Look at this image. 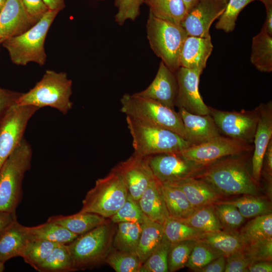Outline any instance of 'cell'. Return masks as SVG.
I'll list each match as a JSON object with an SVG mask.
<instances>
[{
  "label": "cell",
  "instance_id": "7",
  "mask_svg": "<svg viewBox=\"0 0 272 272\" xmlns=\"http://www.w3.org/2000/svg\"><path fill=\"white\" fill-rule=\"evenodd\" d=\"M126 121L136 155L145 157L179 153L189 147L184 138L171 130L144 124L128 116Z\"/></svg>",
  "mask_w": 272,
  "mask_h": 272
},
{
  "label": "cell",
  "instance_id": "50",
  "mask_svg": "<svg viewBox=\"0 0 272 272\" xmlns=\"http://www.w3.org/2000/svg\"><path fill=\"white\" fill-rule=\"evenodd\" d=\"M263 174L269 184L272 179V140L269 143L264 154L261 174Z\"/></svg>",
  "mask_w": 272,
  "mask_h": 272
},
{
  "label": "cell",
  "instance_id": "27",
  "mask_svg": "<svg viewBox=\"0 0 272 272\" xmlns=\"http://www.w3.org/2000/svg\"><path fill=\"white\" fill-rule=\"evenodd\" d=\"M164 236L163 224L152 221L145 215L135 251L142 264L159 245Z\"/></svg>",
  "mask_w": 272,
  "mask_h": 272
},
{
  "label": "cell",
  "instance_id": "11",
  "mask_svg": "<svg viewBox=\"0 0 272 272\" xmlns=\"http://www.w3.org/2000/svg\"><path fill=\"white\" fill-rule=\"evenodd\" d=\"M220 132L228 138L249 144L253 141L259 112L258 107L250 111H228L209 107Z\"/></svg>",
  "mask_w": 272,
  "mask_h": 272
},
{
  "label": "cell",
  "instance_id": "37",
  "mask_svg": "<svg viewBox=\"0 0 272 272\" xmlns=\"http://www.w3.org/2000/svg\"><path fill=\"white\" fill-rule=\"evenodd\" d=\"M58 244L52 242L29 239L21 254L25 262L35 270Z\"/></svg>",
  "mask_w": 272,
  "mask_h": 272
},
{
  "label": "cell",
  "instance_id": "57",
  "mask_svg": "<svg viewBox=\"0 0 272 272\" xmlns=\"http://www.w3.org/2000/svg\"><path fill=\"white\" fill-rule=\"evenodd\" d=\"M19 93L2 89L0 87V97H10L15 96Z\"/></svg>",
  "mask_w": 272,
  "mask_h": 272
},
{
  "label": "cell",
  "instance_id": "21",
  "mask_svg": "<svg viewBox=\"0 0 272 272\" xmlns=\"http://www.w3.org/2000/svg\"><path fill=\"white\" fill-rule=\"evenodd\" d=\"M170 183L181 189L195 209L213 206L223 200V196L212 185L202 179L190 177Z\"/></svg>",
  "mask_w": 272,
  "mask_h": 272
},
{
  "label": "cell",
  "instance_id": "41",
  "mask_svg": "<svg viewBox=\"0 0 272 272\" xmlns=\"http://www.w3.org/2000/svg\"><path fill=\"white\" fill-rule=\"evenodd\" d=\"M196 240L171 243L168 257V271L174 272L185 266Z\"/></svg>",
  "mask_w": 272,
  "mask_h": 272
},
{
  "label": "cell",
  "instance_id": "36",
  "mask_svg": "<svg viewBox=\"0 0 272 272\" xmlns=\"http://www.w3.org/2000/svg\"><path fill=\"white\" fill-rule=\"evenodd\" d=\"M40 272L73 271L72 261L66 244L57 245L37 267Z\"/></svg>",
  "mask_w": 272,
  "mask_h": 272
},
{
  "label": "cell",
  "instance_id": "15",
  "mask_svg": "<svg viewBox=\"0 0 272 272\" xmlns=\"http://www.w3.org/2000/svg\"><path fill=\"white\" fill-rule=\"evenodd\" d=\"M228 0H198L181 23L188 36L210 37L214 21L224 11Z\"/></svg>",
  "mask_w": 272,
  "mask_h": 272
},
{
  "label": "cell",
  "instance_id": "63",
  "mask_svg": "<svg viewBox=\"0 0 272 272\" xmlns=\"http://www.w3.org/2000/svg\"><path fill=\"white\" fill-rule=\"evenodd\" d=\"M144 2H145V1H146V0H144Z\"/></svg>",
  "mask_w": 272,
  "mask_h": 272
},
{
  "label": "cell",
  "instance_id": "17",
  "mask_svg": "<svg viewBox=\"0 0 272 272\" xmlns=\"http://www.w3.org/2000/svg\"><path fill=\"white\" fill-rule=\"evenodd\" d=\"M259 116L254 134V153L252 159V175L256 183L261 178L264 154L272 140V102L261 103L258 106Z\"/></svg>",
  "mask_w": 272,
  "mask_h": 272
},
{
  "label": "cell",
  "instance_id": "51",
  "mask_svg": "<svg viewBox=\"0 0 272 272\" xmlns=\"http://www.w3.org/2000/svg\"><path fill=\"white\" fill-rule=\"evenodd\" d=\"M226 266V257L221 255L214 259L197 272H223Z\"/></svg>",
  "mask_w": 272,
  "mask_h": 272
},
{
  "label": "cell",
  "instance_id": "64",
  "mask_svg": "<svg viewBox=\"0 0 272 272\" xmlns=\"http://www.w3.org/2000/svg\"><path fill=\"white\" fill-rule=\"evenodd\" d=\"M254 1H255V0H254ZM259 1H261V0H259Z\"/></svg>",
  "mask_w": 272,
  "mask_h": 272
},
{
  "label": "cell",
  "instance_id": "38",
  "mask_svg": "<svg viewBox=\"0 0 272 272\" xmlns=\"http://www.w3.org/2000/svg\"><path fill=\"white\" fill-rule=\"evenodd\" d=\"M165 236L171 242L197 240L203 233L172 218H168L163 224Z\"/></svg>",
  "mask_w": 272,
  "mask_h": 272
},
{
  "label": "cell",
  "instance_id": "30",
  "mask_svg": "<svg viewBox=\"0 0 272 272\" xmlns=\"http://www.w3.org/2000/svg\"><path fill=\"white\" fill-rule=\"evenodd\" d=\"M25 230L30 239L47 241L60 244H67L78 236L60 225L48 221L36 226H25Z\"/></svg>",
  "mask_w": 272,
  "mask_h": 272
},
{
  "label": "cell",
  "instance_id": "42",
  "mask_svg": "<svg viewBox=\"0 0 272 272\" xmlns=\"http://www.w3.org/2000/svg\"><path fill=\"white\" fill-rule=\"evenodd\" d=\"M213 208L224 230L236 231L244 222L245 218L234 205L218 202Z\"/></svg>",
  "mask_w": 272,
  "mask_h": 272
},
{
  "label": "cell",
  "instance_id": "24",
  "mask_svg": "<svg viewBox=\"0 0 272 272\" xmlns=\"http://www.w3.org/2000/svg\"><path fill=\"white\" fill-rule=\"evenodd\" d=\"M143 214L154 222L163 224L170 217L160 183L154 179L138 201Z\"/></svg>",
  "mask_w": 272,
  "mask_h": 272
},
{
  "label": "cell",
  "instance_id": "12",
  "mask_svg": "<svg viewBox=\"0 0 272 272\" xmlns=\"http://www.w3.org/2000/svg\"><path fill=\"white\" fill-rule=\"evenodd\" d=\"M155 178L160 183H170L195 177L205 168L179 153H164L146 157Z\"/></svg>",
  "mask_w": 272,
  "mask_h": 272
},
{
  "label": "cell",
  "instance_id": "34",
  "mask_svg": "<svg viewBox=\"0 0 272 272\" xmlns=\"http://www.w3.org/2000/svg\"><path fill=\"white\" fill-rule=\"evenodd\" d=\"M176 220L203 233L223 230L215 214L213 206L196 209L186 218Z\"/></svg>",
  "mask_w": 272,
  "mask_h": 272
},
{
  "label": "cell",
  "instance_id": "13",
  "mask_svg": "<svg viewBox=\"0 0 272 272\" xmlns=\"http://www.w3.org/2000/svg\"><path fill=\"white\" fill-rule=\"evenodd\" d=\"M251 149L249 144L220 135L201 144L189 146L179 153L186 158L206 166L224 157L238 155Z\"/></svg>",
  "mask_w": 272,
  "mask_h": 272
},
{
  "label": "cell",
  "instance_id": "14",
  "mask_svg": "<svg viewBox=\"0 0 272 272\" xmlns=\"http://www.w3.org/2000/svg\"><path fill=\"white\" fill-rule=\"evenodd\" d=\"M202 70L180 67L175 73L178 92L175 106L196 114H210V108L199 92V78Z\"/></svg>",
  "mask_w": 272,
  "mask_h": 272
},
{
  "label": "cell",
  "instance_id": "8",
  "mask_svg": "<svg viewBox=\"0 0 272 272\" xmlns=\"http://www.w3.org/2000/svg\"><path fill=\"white\" fill-rule=\"evenodd\" d=\"M147 35L152 50L172 72L180 67V55L188 36L181 25L154 17L150 12L147 22Z\"/></svg>",
  "mask_w": 272,
  "mask_h": 272
},
{
  "label": "cell",
  "instance_id": "10",
  "mask_svg": "<svg viewBox=\"0 0 272 272\" xmlns=\"http://www.w3.org/2000/svg\"><path fill=\"white\" fill-rule=\"evenodd\" d=\"M31 105L16 102L0 119V169L4 163L20 143L28 122L39 109Z\"/></svg>",
  "mask_w": 272,
  "mask_h": 272
},
{
  "label": "cell",
  "instance_id": "4",
  "mask_svg": "<svg viewBox=\"0 0 272 272\" xmlns=\"http://www.w3.org/2000/svg\"><path fill=\"white\" fill-rule=\"evenodd\" d=\"M59 12L57 10H49L29 29L2 43L14 64L25 65L33 62L40 65L44 64L46 60L45 40L50 26Z\"/></svg>",
  "mask_w": 272,
  "mask_h": 272
},
{
  "label": "cell",
  "instance_id": "39",
  "mask_svg": "<svg viewBox=\"0 0 272 272\" xmlns=\"http://www.w3.org/2000/svg\"><path fill=\"white\" fill-rule=\"evenodd\" d=\"M105 262L116 272H139L142 265L135 253L112 249Z\"/></svg>",
  "mask_w": 272,
  "mask_h": 272
},
{
  "label": "cell",
  "instance_id": "31",
  "mask_svg": "<svg viewBox=\"0 0 272 272\" xmlns=\"http://www.w3.org/2000/svg\"><path fill=\"white\" fill-rule=\"evenodd\" d=\"M150 12L155 17L181 25L188 11L183 0H146Z\"/></svg>",
  "mask_w": 272,
  "mask_h": 272
},
{
  "label": "cell",
  "instance_id": "43",
  "mask_svg": "<svg viewBox=\"0 0 272 272\" xmlns=\"http://www.w3.org/2000/svg\"><path fill=\"white\" fill-rule=\"evenodd\" d=\"M254 0H228L225 9L220 16L215 27L225 32H232L240 13L249 4Z\"/></svg>",
  "mask_w": 272,
  "mask_h": 272
},
{
  "label": "cell",
  "instance_id": "16",
  "mask_svg": "<svg viewBox=\"0 0 272 272\" xmlns=\"http://www.w3.org/2000/svg\"><path fill=\"white\" fill-rule=\"evenodd\" d=\"M112 169L121 176L128 194L137 201L155 179L146 157L134 153L127 160L120 162Z\"/></svg>",
  "mask_w": 272,
  "mask_h": 272
},
{
  "label": "cell",
  "instance_id": "23",
  "mask_svg": "<svg viewBox=\"0 0 272 272\" xmlns=\"http://www.w3.org/2000/svg\"><path fill=\"white\" fill-rule=\"evenodd\" d=\"M29 239L25 226L15 219L0 233V261L5 262L12 258L21 257Z\"/></svg>",
  "mask_w": 272,
  "mask_h": 272
},
{
  "label": "cell",
  "instance_id": "59",
  "mask_svg": "<svg viewBox=\"0 0 272 272\" xmlns=\"http://www.w3.org/2000/svg\"><path fill=\"white\" fill-rule=\"evenodd\" d=\"M8 0H0V12L5 7Z\"/></svg>",
  "mask_w": 272,
  "mask_h": 272
},
{
  "label": "cell",
  "instance_id": "58",
  "mask_svg": "<svg viewBox=\"0 0 272 272\" xmlns=\"http://www.w3.org/2000/svg\"><path fill=\"white\" fill-rule=\"evenodd\" d=\"M187 11L188 12L198 2V0H183Z\"/></svg>",
  "mask_w": 272,
  "mask_h": 272
},
{
  "label": "cell",
  "instance_id": "33",
  "mask_svg": "<svg viewBox=\"0 0 272 272\" xmlns=\"http://www.w3.org/2000/svg\"><path fill=\"white\" fill-rule=\"evenodd\" d=\"M117 224L113 247L118 250L135 253L142 230V224L133 222Z\"/></svg>",
  "mask_w": 272,
  "mask_h": 272
},
{
  "label": "cell",
  "instance_id": "47",
  "mask_svg": "<svg viewBox=\"0 0 272 272\" xmlns=\"http://www.w3.org/2000/svg\"><path fill=\"white\" fill-rule=\"evenodd\" d=\"M243 251L251 263L257 261H271L272 238L247 244Z\"/></svg>",
  "mask_w": 272,
  "mask_h": 272
},
{
  "label": "cell",
  "instance_id": "9",
  "mask_svg": "<svg viewBox=\"0 0 272 272\" xmlns=\"http://www.w3.org/2000/svg\"><path fill=\"white\" fill-rule=\"evenodd\" d=\"M128 195L125 183L115 170L96 180L87 193L80 212H89L110 218L122 207Z\"/></svg>",
  "mask_w": 272,
  "mask_h": 272
},
{
  "label": "cell",
  "instance_id": "61",
  "mask_svg": "<svg viewBox=\"0 0 272 272\" xmlns=\"http://www.w3.org/2000/svg\"><path fill=\"white\" fill-rule=\"evenodd\" d=\"M96 1H104L105 0H96Z\"/></svg>",
  "mask_w": 272,
  "mask_h": 272
},
{
  "label": "cell",
  "instance_id": "22",
  "mask_svg": "<svg viewBox=\"0 0 272 272\" xmlns=\"http://www.w3.org/2000/svg\"><path fill=\"white\" fill-rule=\"evenodd\" d=\"M213 45L211 37L187 36L180 55V67L203 70L211 54Z\"/></svg>",
  "mask_w": 272,
  "mask_h": 272
},
{
  "label": "cell",
  "instance_id": "44",
  "mask_svg": "<svg viewBox=\"0 0 272 272\" xmlns=\"http://www.w3.org/2000/svg\"><path fill=\"white\" fill-rule=\"evenodd\" d=\"M220 256V254L207 244L196 240L185 266L197 271Z\"/></svg>",
  "mask_w": 272,
  "mask_h": 272
},
{
  "label": "cell",
  "instance_id": "35",
  "mask_svg": "<svg viewBox=\"0 0 272 272\" xmlns=\"http://www.w3.org/2000/svg\"><path fill=\"white\" fill-rule=\"evenodd\" d=\"M219 202L230 203L236 206L245 219L271 213V203L267 199L252 195Z\"/></svg>",
  "mask_w": 272,
  "mask_h": 272
},
{
  "label": "cell",
  "instance_id": "52",
  "mask_svg": "<svg viewBox=\"0 0 272 272\" xmlns=\"http://www.w3.org/2000/svg\"><path fill=\"white\" fill-rule=\"evenodd\" d=\"M266 10V18L262 28L272 36V0H261Z\"/></svg>",
  "mask_w": 272,
  "mask_h": 272
},
{
  "label": "cell",
  "instance_id": "26",
  "mask_svg": "<svg viewBox=\"0 0 272 272\" xmlns=\"http://www.w3.org/2000/svg\"><path fill=\"white\" fill-rule=\"evenodd\" d=\"M47 221L59 224L77 235L109 221L99 215L81 212L71 215L51 216Z\"/></svg>",
  "mask_w": 272,
  "mask_h": 272
},
{
  "label": "cell",
  "instance_id": "45",
  "mask_svg": "<svg viewBox=\"0 0 272 272\" xmlns=\"http://www.w3.org/2000/svg\"><path fill=\"white\" fill-rule=\"evenodd\" d=\"M145 215L141 210L139 203L128 194L122 207L110 218L113 223L120 222H133L142 224Z\"/></svg>",
  "mask_w": 272,
  "mask_h": 272
},
{
  "label": "cell",
  "instance_id": "62",
  "mask_svg": "<svg viewBox=\"0 0 272 272\" xmlns=\"http://www.w3.org/2000/svg\"><path fill=\"white\" fill-rule=\"evenodd\" d=\"M2 43L1 41H0V44Z\"/></svg>",
  "mask_w": 272,
  "mask_h": 272
},
{
  "label": "cell",
  "instance_id": "49",
  "mask_svg": "<svg viewBox=\"0 0 272 272\" xmlns=\"http://www.w3.org/2000/svg\"><path fill=\"white\" fill-rule=\"evenodd\" d=\"M29 15L38 22L49 10L42 0H21Z\"/></svg>",
  "mask_w": 272,
  "mask_h": 272
},
{
  "label": "cell",
  "instance_id": "56",
  "mask_svg": "<svg viewBox=\"0 0 272 272\" xmlns=\"http://www.w3.org/2000/svg\"><path fill=\"white\" fill-rule=\"evenodd\" d=\"M45 5L50 10L60 11L65 8L64 0H42Z\"/></svg>",
  "mask_w": 272,
  "mask_h": 272
},
{
  "label": "cell",
  "instance_id": "5",
  "mask_svg": "<svg viewBox=\"0 0 272 272\" xmlns=\"http://www.w3.org/2000/svg\"><path fill=\"white\" fill-rule=\"evenodd\" d=\"M72 81L64 72L47 70L42 79L26 93H21L16 103L40 108L49 106L65 114L72 108L70 100Z\"/></svg>",
  "mask_w": 272,
  "mask_h": 272
},
{
  "label": "cell",
  "instance_id": "40",
  "mask_svg": "<svg viewBox=\"0 0 272 272\" xmlns=\"http://www.w3.org/2000/svg\"><path fill=\"white\" fill-rule=\"evenodd\" d=\"M171 242L164 236L157 247L141 265L139 272H167Z\"/></svg>",
  "mask_w": 272,
  "mask_h": 272
},
{
  "label": "cell",
  "instance_id": "2",
  "mask_svg": "<svg viewBox=\"0 0 272 272\" xmlns=\"http://www.w3.org/2000/svg\"><path fill=\"white\" fill-rule=\"evenodd\" d=\"M112 223L99 225L66 244L74 271L92 269L105 262L113 249L115 230Z\"/></svg>",
  "mask_w": 272,
  "mask_h": 272
},
{
  "label": "cell",
  "instance_id": "46",
  "mask_svg": "<svg viewBox=\"0 0 272 272\" xmlns=\"http://www.w3.org/2000/svg\"><path fill=\"white\" fill-rule=\"evenodd\" d=\"M144 0H115L114 6L117 8L115 21L122 25L127 20L134 21L140 15V8Z\"/></svg>",
  "mask_w": 272,
  "mask_h": 272
},
{
  "label": "cell",
  "instance_id": "19",
  "mask_svg": "<svg viewBox=\"0 0 272 272\" xmlns=\"http://www.w3.org/2000/svg\"><path fill=\"white\" fill-rule=\"evenodd\" d=\"M177 92L178 84L175 73L161 61L157 74L151 84L144 90L135 94L174 109Z\"/></svg>",
  "mask_w": 272,
  "mask_h": 272
},
{
  "label": "cell",
  "instance_id": "3",
  "mask_svg": "<svg viewBox=\"0 0 272 272\" xmlns=\"http://www.w3.org/2000/svg\"><path fill=\"white\" fill-rule=\"evenodd\" d=\"M29 143L23 138L0 169V211L16 213L22 197L25 173L31 167Z\"/></svg>",
  "mask_w": 272,
  "mask_h": 272
},
{
  "label": "cell",
  "instance_id": "20",
  "mask_svg": "<svg viewBox=\"0 0 272 272\" xmlns=\"http://www.w3.org/2000/svg\"><path fill=\"white\" fill-rule=\"evenodd\" d=\"M178 112L183 123L185 140L189 146L201 144L221 135L210 114H193L181 108Z\"/></svg>",
  "mask_w": 272,
  "mask_h": 272
},
{
  "label": "cell",
  "instance_id": "54",
  "mask_svg": "<svg viewBox=\"0 0 272 272\" xmlns=\"http://www.w3.org/2000/svg\"><path fill=\"white\" fill-rule=\"evenodd\" d=\"M21 93L10 97H0V119L8 108L15 103Z\"/></svg>",
  "mask_w": 272,
  "mask_h": 272
},
{
  "label": "cell",
  "instance_id": "55",
  "mask_svg": "<svg viewBox=\"0 0 272 272\" xmlns=\"http://www.w3.org/2000/svg\"><path fill=\"white\" fill-rule=\"evenodd\" d=\"M16 219V213L0 211V233Z\"/></svg>",
  "mask_w": 272,
  "mask_h": 272
},
{
  "label": "cell",
  "instance_id": "32",
  "mask_svg": "<svg viewBox=\"0 0 272 272\" xmlns=\"http://www.w3.org/2000/svg\"><path fill=\"white\" fill-rule=\"evenodd\" d=\"M238 234L247 245L272 238V214L253 218L241 228Z\"/></svg>",
  "mask_w": 272,
  "mask_h": 272
},
{
  "label": "cell",
  "instance_id": "60",
  "mask_svg": "<svg viewBox=\"0 0 272 272\" xmlns=\"http://www.w3.org/2000/svg\"><path fill=\"white\" fill-rule=\"evenodd\" d=\"M5 268V262L0 261V272L4 271Z\"/></svg>",
  "mask_w": 272,
  "mask_h": 272
},
{
  "label": "cell",
  "instance_id": "29",
  "mask_svg": "<svg viewBox=\"0 0 272 272\" xmlns=\"http://www.w3.org/2000/svg\"><path fill=\"white\" fill-rule=\"evenodd\" d=\"M250 61L260 72L272 71V36L263 28L252 38Z\"/></svg>",
  "mask_w": 272,
  "mask_h": 272
},
{
  "label": "cell",
  "instance_id": "48",
  "mask_svg": "<svg viewBox=\"0 0 272 272\" xmlns=\"http://www.w3.org/2000/svg\"><path fill=\"white\" fill-rule=\"evenodd\" d=\"M251 262L243 250L226 257L225 272H248Z\"/></svg>",
  "mask_w": 272,
  "mask_h": 272
},
{
  "label": "cell",
  "instance_id": "6",
  "mask_svg": "<svg viewBox=\"0 0 272 272\" xmlns=\"http://www.w3.org/2000/svg\"><path fill=\"white\" fill-rule=\"evenodd\" d=\"M120 102L121 111L126 116L145 124L171 130L185 140L182 119L174 109L135 93L124 94Z\"/></svg>",
  "mask_w": 272,
  "mask_h": 272
},
{
  "label": "cell",
  "instance_id": "28",
  "mask_svg": "<svg viewBox=\"0 0 272 272\" xmlns=\"http://www.w3.org/2000/svg\"><path fill=\"white\" fill-rule=\"evenodd\" d=\"M160 184L170 217L186 218L195 210L179 187L170 183Z\"/></svg>",
  "mask_w": 272,
  "mask_h": 272
},
{
  "label": "cell",
  "instance_id": "1",
  "mask_svg": "<svg viewBox=\"0 0 272 272\" xmlns=\"http://www.w3.org/2000/svg\"><path fill=\"white\" fill-rule=\"evenodd\" d=\"M195 177L207 181L223 196L259 194L258 183L240 158L221 159L206 166Z\"/></svg>",
  "mask_w": 272,
  "mask_h": 272
},
{
  "label": "cell",
  "instance_id": "25",
  "mask_svg": "<svg viewBox=\"0 0 272 272\" xmlns=\"http://www.w3.org/2000/svg\"><path fill=\"white\" fill-rule=\"evenodd\" d=\"M212 248L225 257L243 250L247 244L240 237L238 232L220 230L203 233L197 240Z\"/></svg>",
  "mask_w": 272,
  "mask_h": 272
},
{
  "label": "cell",
  "instance_id": "18",
  "mask_svg": "<svg viewBox=\"0 0 272 272\" xmlns=\"http://www.w3.org/2000/svg\"><path fill=\"white\" fill-rule=\"evenodd\" d=\"M37 22L27 12L21 0H8L0 12V41L19 35Z\"/></svg>",
  "mask_w": 272,
  "mask_h": 272
},
{
  "label": "cell",
  "instance_id": "53",
  "mask_svg": "<svg viewBox=\"0 0 272 272\" xmlns=\"http://www.w3.org/2000/svg\"><path fill=\"white\" fill-rule=\"evenodd\" d=\"M248 270L250 272H271V261H257L251 263Z\"/></svg>",
  "mask_w": 272,
  "mask_h": 272
}]
</instances>
